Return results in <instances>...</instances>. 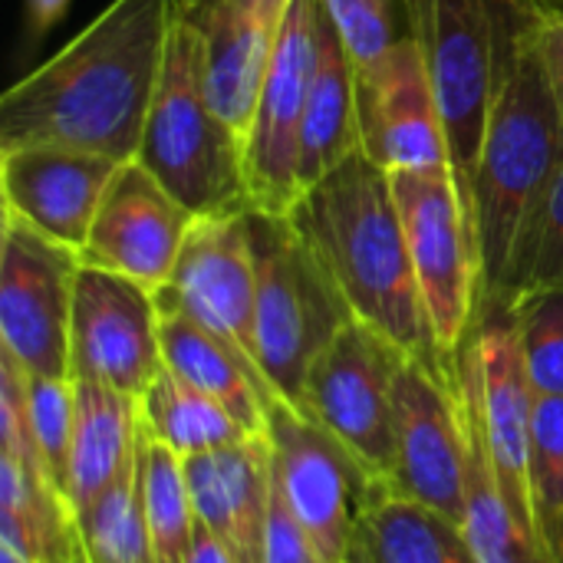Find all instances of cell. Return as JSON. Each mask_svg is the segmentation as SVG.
<instances>
[{
  "label": "cell",
  "instance_id": "10",
  "mask_svg": "<svg viewBox=\"0 0 563 563\" xmlns=\"http://www.w3.org/2000/svg\"><path fill=\"white\" fill-rule=\"evenodd\" d=\"M412 356L386 333L350 320L313 360L300 406L386 482L396 449V389Z\"/></svg>",
  "mask_w": 563,
  "mask_h": 563
},
{
  "label": "cell",
  "instance_id": "19",
  "mask_svg": "<svg viewBox=\"0 0 563 563\" xmlns=\"http://www.w3.org/2000/svg\"><path fill=\"white\" fill-rule=\"evenodd\" d=\"M119 165L122 162L115 158L63 145L7 148L0 152L3 208L82 254L102 195Z\"/></svg>",
  "mask_w": 563,
  "mask_h": 563
},
{
  "label": "cell",
  "instance_id": "6",
  "mask_svg": "<svg viewBox=\"0 0 563 563\" xmlns=\"http://www.w3.org/2000/svg\"><path fill=\"white\" fill-rule=\"evenodd\" d=\"M247 231L257 271V363L274 393L300 406L313 360L356 317L287 214L251 208Z\"/></svg>",
  "mask_w": 563,
  "mask_h": 563
},
{
  "label": "cell",
  "instance_id": "12",
  "mask_svg": "<svg viewBox=\"0 0 563 563\" xmlns=\"http://www.w3.org/2000/svg\"><path fill=\"white\" fill-rule=\"evenodd\" d=\"M323 0H294L244 139L254 208L290 214L300 198V132L320 59Z\"/></svg>",
  "mask_w": 563,
  "mask_h": 563
},
{
  "label": "cell",
  "instance_id": "34",
  "mask_svg": "<svg viewBox=\"0 0 563 563\" xmlns=\"http://www.w3.org/2000/svg\"><path fill=\"white\" fill-rule=\"evenodd\" d=\"M26 393V422L33 445L43 459L49 482L66 495L69 485V449H73V422H76V389L73 379H23Z\"/></svg>",
  "mask_w": 563,
  "mask_h": 563
},
{
  "label": "cell",
  "instance_id": "39",
  "mask_svg": "<svg viewBox=\"0 0 563 563\" xmlns=\"http://www.w3.org/2000/svg\"><path fill=\"white\" fill-rule=\"evenodd\" d=\"M0 563H33V561H26L13 544H7V541H0Z\"/></svg>",
  "mask_w": 563,
  "mask_h": 563
},
{
  "label": "cell",
  "instance_id": "27",
  "mask_svg": "<svg viewBox=\"0 0 563 563\" xmlns=\"http://www.w3.org/2000/svg\"><path fill=\"white\" fill-rule=\"evenodd\" d=\"M139 412L145 432L178 459L214 452L254 435L218 399L181 383L172 369H162L155 383L139 396Z\"/></svg>",
  "mask_w": 563,
  "mask_h": 563
},
{
  "label": "cell",
  "instance_id": "4",
  "mask_svg": "<svg viewBox=\"0 0 563 563\" xmlns=\"http://www.w3.org/2000/svg\"><path fill=\"white\" fill-rule=\"evenodd\" d=\"M561 162L563 122L538 53L534 26L492 109L475 165L468 224L482 267L478 307L498 294L515 238Z\"/></svg>",
  "mask_w": 563,
  "mask_h": 563
},
{
  "label": "cell",
  "instance_id": "7",
  "mask_svg": "<svg viewBox=\"0 0 563 563\" xmlns=\"http://www.w3.org/2000/svg\"><path fill=\"white\" fill-rule=\"evenodd\" d=\"M274 482L333 563L346 561L356 528L389 498V482L303 409L277 399L267 412Z\"/></svg>",
  "mask_w": 563,
  "mask_h": 563
},
{
  "label": "cell",
  "instance_id": "31",
  "mask_svg": "<svg viewBox=\"0 0 563 563\" xmlns=\"http://www.w3.org/2000/svg\"><path fill=\"white\" fill-rule=\"evenodd\" d=\"M531 521L541 548L563 563V399L538 396L528 452Z\"/></svg>",
  "mask_w": 563,
  "mask_h": 563
},
{
  "label": "cell",
  "instance_id": "23",
  "mask_svg": "<svg viewBox=\"0 0 563 563\" xmlns=\"http://www.w3.org/2000/svg\"><path fill=\"white\" fill-rule=\"evenodd\" d=\"M0 541L33 563H89L69 498L16 452H0Z\"/></svg>",
  "mask_w": 563,
  "mask_h": 563
},
{
  "label": "cell",
  "instance_id": "36",
  "mask_svg": "<svg viewBox=\"0 0 563 563\" xmlns=\"http://www.w3.org/2000/svg\"><path fill=\"white\" fill-rule=\"evenodd\" d=\"M538 53L548 73V86L554 92L558 112L563 122V7L554 0H544L541 23H538Z\"/></svg>",
  "mask_w": 563,
  "mask_h": 563
},
{
  "label": "cell",
  "instance_id": "24",
  "mask_svg": "<svg viewBox=\"0 0 563 563\" xmlns=\"http://www.w3.org/2000/svg\"><path fill=\"white\" fill-rule=\"evenodd\" d=\"M360 148H363V132H360L356 66L336 26L330 23V16H323L320 59L310 82V99L300 132V191L327 178Z\"/></svg>",
  "mask_w": 563,
  "mask_h": 563
},
{
  "label": "cell",
  "instance_id": "37",
  "mask_svg": "<svg viewBox=\"0 0 563 563\" xmlns=\"http://www.w3.org/2000/svg\"><path fill=\"white\" fill-rule=\"evenodd\" d=\"M185 563H238V558H234V551H231L208 525L198 521Z\"/></svg>",
  "mask_w": 563,
  "mask_h": 563
},
{
  "label": "cell",
  "instance_id": "21",
  "mask_svg": "<svg viewBox=\"0 0 563 563\" xmlns=\"http://www.w3.org/2000/svg\"><path fill=\"white\" fill-rule=\"evenodd\" d=\"M158 330L165 369L198 393L218 399L247 432H267V412L280 396L251 356L181 313H162Z\"/></svg>",
  "mask_w": 563,
  "mask_h": 563
},
{
  "label": "cell",
  "instance_id": "30",
  "mask_svg": "<svg viewBox=\"0 0 563 563\" xmlns=\"http://www.w3.org/2000/svg\"><path fill=\"white\" fill-rule=\"evenodd\" d=\"M142 501L155 563H185L195 538V505L185 478V459L155 442L142 426Z\"/></svg>",
  "mask_w": 563,
  "mask_h": 563
},
{
  "label": "cell",
  "instance_id": "14",
  "mask_svg": "<svg viewBox=\"0 0 563 563\" xmlns=\"http://www.w3.org/2000/svg\"><path fill=\"white\" fill-rule=\"evenodd\" d=\"M155 290L82 264L69 323V379L142 396L165 369Z\"/></svg>",
  "mask_w": 563,
  "mask_h": 563
},
{
  "label": "cell",
  "instance_id": "5",
  "mask_svg": "<svg viewBox=\"0 0 563 563\" xmlns=\"http://www.w3.org/2000/svg\"><path fill=\"white\" fill-rule=\"evenodd\" d=\"M135 162H142L195 218L247 214L254 208L244 135L221 119L205 92L201 43L181 7Z\"/></svg>",
  "mask_w": 563,
  "mask_h": 563
},
{
  "label": "cell",
  "instance_id": "11",
  "mask_svg": "<svg viewBox=\"0 0 563 563\" xmlns=\"http://www.w3.org/2000/svg\"><path fill=\"white\" fill-rule=\"evenodd\" d=\"M455 363L459 383L478 409L498 488L511 505L515 518L534 534L528 495V452L538 393L525 366L515 310L508 303L482 307L465 343L459 346Z\"/></svg>",
  "mask_w": 563,
  "mask_h": 563
},
{
  "label": "cell",
  "instance_id": "15",
  "mask_svg": "<svg viewBox=\"0 0 563 563\" xmlns=\"http://www.w3.org/2000/svg\"><path fill=\"white\" fill-rule=\"evenodd\" d=\"M155 303L158 313L191 317L257 363V271L247 214L195 218Z\"/></svg>",
  "mask_w": 563,
  "mask_h": 563
},
{
  "label": "cell",
  "instance_id": "38",
  "mask_svg": "<svg viewBox=\"0 0 563 563\" xmlns=\"http://www.w3.org/2000/svg\"><path fill=\"white\" fill-rule=\"evenodd\" d=\"M69 0H26V23L33 30V36H43L63 13H66Z\"/></svg>",
  "mask_w": 563,
  "mask_h": 563
},
{
  "label": "cell",
  "instance_id": "33",
  "mask_svg": "<svg viewBox=\"0 0 563 563\" xmlns=\"http://www.w3.org/2000/svg\"><path fill=\"white\" fill-rule=\"evenodd\" d=\"M511 310L534 393L563 399V287L531 290Z\"/></svg>",
  "mask_w": 563,
  "mask_h": 563
},
{
  "label": "cell",
  "instance_id": "25",
  "mask_svg": "<svg viewBox=\"0 0 563 563\" xmlns=\"http://www.w3.org/2000/svg\"><path fill=\"white\" fill-rule=\"evenodd\" d=\"M343 563H478V558L462 525L389 495L356 528Z\"/></svg>",
  "mask_w": 563,
  "mask_h": 563
},
{
  "label": "cell",
  "instance_id": "1",
  "mask_svg": "<svg viewBox=\"0 0 563 563\" xmlns=\"http://www.w3.org/2000/svg\"><path fill=\"white\" fill-rule=\"evenodd\" d=\"M178 0H112L76 40L0 99V152L63 145L115 162L139 155L165 73Z\"/></svg>",
  "mask_w": 563,
  "mask_h": 563
},
{
  "label": "cell",
  "instance_id": "2",
  "mask_svg": "<svg viewBox=\"0 0 563 563\" xmlns=\"http://www.w3.org/2000/svg\"><path fill=\"white\" fill-rule=\"evenodd\" d=\"M303 241L340 284L353 317L386 333L412 360L459 376L442 353L412 267L393 178L363 148L317 185L303 188L290 214Z\"/></svg>",
  "mask_w": 563,
  "mask_h": 563
},
{
  "label": "cell",
  "instance_id": "13",
  "mask_svg": "<svg viewBox=\"0 0 563 563\" xmlns=\"http://www.w3.org/2000/svg\"><path fill=\"white\" fill-rule=\"evenodd\" d=\"M389 495L465 521L468 426L459 376L409 360L396 389V449Z\"/></svg>",
  "mask_w": 563,
  "mask_h": 563
},
{
  "label": "cell",
  "instance_id": "3",
  "mask_svg": "<svg viewBox=\"0 0 563 563\" xmlns=\"http://www.w3.org/2000/svg\"><path fill=\"white\" fill-rule=\"evenodd\" d=\"M541 10L544 0H409L412 40L439 99L465 214L492 109Z\"/></svg>",
  "mask_w": 563,
  "mask_h": 563
},
{
  "label": "cell",
  "instance_id": "22",
  "mask_svg": "<svg viewBox=\"0 0 563 563\" xmlns=\"http://www.w3.org/2000/svg\"><path fill=\"white\" fill-rule=\"evenodd\" d=\"M73 389L76 422L66 498L79 515L135 462L142 445V412L135 396L102 383H73Z\"/></svg>",
  "mask_w": 563,
  "mask_h": 563
},
{
  "label": "cell",
  "instance_id": "26",
  "mask_svg": "<svg viewBox=\"0 0 563 563\" xmlns=\"http://www.w3.org/2000/svg\"><path fill=\"white\" fill-rule=\"evenodd\" d=\"M459 389H462L465 426H468V495H465L462 531L475 558L478 563H554L541 548V541L515 518L511 505L505 501L485 445L478 409L462 383Z\"/></svg>",
  "mask_w": 563,
  "mask_h": 563
},
{
  "label": "cell",
  "instance_id": "17",
  "mask_svg": "<svg viewBox=\"0 0 563 563\" xmlns=\"http://www.w3.org/2000/svg\"><path fill=\"white\" fill-rule=\"evenodd\" d=\"M294 0H181L201 43V76L211 106L247 139L254 106Z\"/></svg>",
  "mask_w": 563,
  "mask_h": 563
},
{
  "label": "cell",
  "instance_id": "9",
  "mask_svg": "<svg viewBox=\"0 0 563 563\" xmlns=\"http://www.w3.org/2000/svg\"><path fill=\"white\" fill-rule=\"evenodd\" d=\"M82 254L3 208L0 353L30 376L69 379V323Z\"/></svg>",
  "mask_w": 563,
  "mask_h": 563
},
{
  "label": "cell",
  "instance_id": "18",
  "mask_svg": "<svg viewBox=\"0 0 563 563\" xmlns=\"http://www.w3.org/2000/svg\"><path fill=\"white\" fill-rule=\"evenodd\" d=\"M363 152L386 172L442 168L449 162L439 99L412 36L396 43L389 56L356 82Z\"/></svg>",
  "mask_w": 563,
  "mask_h": 563
},
{
  "label": "cell",
  "instance_id": "35",
  "mask_svg": "<svg viewBox=\"0 0 563 563\" xmlns=\"http://www.w3.org/2000/svg\"><path fill=\"white\" fill-rule=\"evenodd\" d=\"M264 563H333L310 538V531L300 525V518L280 495L277 482H274L267 531H264Z\"/></svg>",
  "mask_w": 563,
  "mask_h": 563
},
{
  "label": "cell",
  "instance_id": "32",
  "mask_svg": "<svg viewBox=\"0 0 563 563\" xmlns=\"http://www.w3.org/2000/svg\"><path fill=\"white\" fill-rule=\"evenodd\" d=\"M323 10L356 66V82L366 79L396 43L412 36L409 0H323Z\"/></svg>",
  "mask_w": 563,
  "mask_h": 563
},
{
  "label": "cell",
  "instance_id": "20",
  "mask_svg": "<svg viewBox=\"0 0 563 563\" xmlns=\"http://www.w3.org/2000/svg\"><path fill=\"white\" fill-rule=\"evenodd\" d=\"M191 505L238 563H264V531L274 495V455L267 435L185 459Z\"/></svg>",
  "mask_w": 563,
  "mask_h": 563
},
{
  "label": "cell",
  "instance_id": "8",
  "mask_svg": "<svg viewBox=\"0 0 563 563\" xmlns=\"http://www.w3.org/2000/svg\"><path fill=\"white\" fill-rule=\"evenodd\" d=\"M422 300L445 356H459L482 294L472 224L449 165L389 172Z\"/></svg>",
  "mask_w": 563,
  "mask_h": 563
},
{
  "label": "cell",
  "instance_id": "28",
  "mask_svg": "<svg viewBox=\"0 0 563 563\" xmlns=\"http://www.w3.org/2000/svg\"><path fill=\"white\" fill-rule=\"evenodd\" d=\"M76 518L89 563H155L142 501V445L135 462Z\"/></svg>",
  "mask_w": 563,
  "mask_h": 563
},
{
  "label": "cell",
  "instance_id": "16",
  "mask_svg": "<svg viewBox=\"0 0 563 563\" xmlns=\"http://www.w3.org/2000/svg\"><path fill=\"white\" fill-rule=\"evenodd\" d=\"M191 224L195 214L142 162H122L89 228L82 264L115 271L158 290L168 280Z\"/></svg>",
  "mask_w": 563,
  "mask_h": 563
},
{
  "label": "cell",
  "instance_id": "29",
  "mask_svg": "<svg viewBox=\"0 0 563 563\" xmlns=\"http://www.w3.org/2000/svg\"><path fill=\"white\" fill-rule=\"evenodd\" d=\"M544 287H563V162L551 175L548 188L538 195L534 208L528 211L515 238L498 294L482 307H495V303L511 307L518 297Z\"/></svg>",
  "mask_w": 563,
  "mask_h": 563
}]
</instances>
